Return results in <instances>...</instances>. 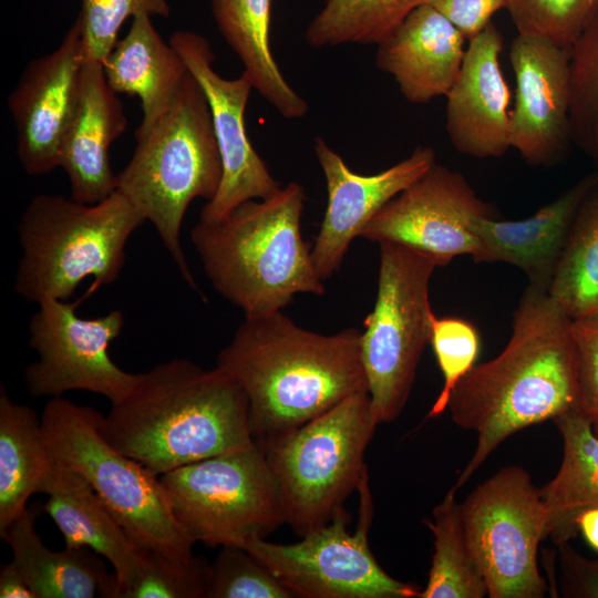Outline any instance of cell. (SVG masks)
Wrapping results in <instances>:
<instances>
[{"mask_svg":"<svg viewBox=\"0 0 598 598\" xmlns=\"http://www.w3.org/2000/svg\"><path fill=\"white\" fill-rule=\"evenodd\" d=\"M571 322L547 289L529 283L505 348L457 383L447 410L457 426L475 432L476 446L455 489L509 436L578 408Z\"/></svg>","mask_w":598,"mask_h":598,"instance_id":"cell-1","label":"cell"},{"mask_svg":"<svg viewBox=\"0 0 598 598\" xmlns=\"http://www.w3.org/2000/svg\"><path fill=\"white\" fill-rule=\"evenodd\" d=\"M360 338L355 328L331 334L307 330L282 310L245 318L218 352L216 367L245 391L254 440L280 436L368 391Z\"/></svg>","mask_w":598,"mask_h":598,"instance_id":"cell-2","label":"cell"},{"mask_svg":"<svg viewBox=\"0 0 598 598\" xmlns=\"http://www.w3.org/2000/svg\"><path fill=\"white\" fill-rule=\"evenodd\" d=\"M100 429L118 451L159 476L255 442L239 382L217 367L207 370L187 359L138 373L102 416Z\"/></svg>","mask_w":598,"mask_h":598,"instance_id":"cell-3","label":"cell"},{"mask_svg":"<svg viewBox=\"0 0 598 598\" xmlns=\"http://www.w3.org/2000/svg\"><path fill=\"white\" fill-rule=\"evenodd\" d=\"M306 199L302 185L291 182L269 198L247 200L192 228L210 285L245 318L282 310L298 293L326 292L301 235Z\"/></svg>","mask_w":598,"mask_h":598,"instance_id":"cell-4","label":"cell"},{"mask_svg":"<svg viewBox=\"0 0 598 598\" xmlns=\"http://www.w3.org/2000/svg\"><path fill=\"white\" fill-rule=\"evenodd\" d=\"M135 140L116 190L154 226L184 281L202 295L181 229L194 199L215 197L223 169L207 99L189 71L167 111Z\"/></svg>","mask_w":598,"mask_h":598,"instance_id":"cell-5","label":"cell"},{"mask_svg":"<svg viewBox=\"0 0 598 598\" xmlns=\"http://www.w3.org/2000/svg\"><path fill=\"white\" fill-rule=\"evenodd\" d=\"M145 221L117 190L95 204L39 194L19 225L21 256L13 292L27 302L68 300L87 277L113 283L125 264V247Z\"/></svg>","mask_w":598,"mask_h":598,"instance_id":"cell-6","label":"cell"},{"mask_svg":"<svg viewBox=\"0 0 598 598\" xmlns=\"http://www.w3.org/2000/svg\"><path fill=\"white\" fill-rule=\"evenodd\" d=\"M378 423L369 392H357L280 436L257 442L299 537L330 523L368 476L364 453Z\"/></svg>","mask_w":598,"mask_h":598,"instance_id":"cell-7","label":"cell"},{"mask_svg":"<svg viewBox=\"0 0 598 598\" xmlns=\"http://www.w3.org/2000/svg\"><path fill=\"white\" fill-rule=\"evenodd\" d=\"M102 416L62 395L51 398L41 415L51 461L81 474L140 547L193 555L195 542L174 516L159 475L103 436Z\"/></svg>","mask_w":598,"mask_h":598,"instance_id":"cell-8","label":"cell"},{"mask_svg":"<svg viewBox=\"0 0 598 598\" xmlns=\"http://www.w3.org/2000/svg\"><path fill=\"white\" fill-rule=\"evenodd\" d=\"M373 309L361 332V359L377 423L392 422L403 411L416 369L430 343V280L437 267L423 252L383 241Z\"/></svg>","mask_w":598,"mask_h":598,"instance_id":"cell-9","label":"cell"},{"mask_svg":"<svg viewBox=\"0 0 598 598\" xmlns=\"http://www.w3.org/2000/svg\"><path fill=\"white\" fill-rule=\"evenodd\" d=\"M159 478L174 516L195 543L241 546L249 536L265 537L285 524L277 484L256 441Z\"/></svg>","mask_w":598,"mask_h":598,"instance_id":"cell-10","label":"cell"},{"mask_svg":"<svg viewBox=\"0 0 598 598\" xmlns=\"http://www.w3.org/2000/svg\"><path fill=\"white\" fill-rule=\"evenodd\" d=\"M465 536L489 598H543L549 591L538 565L547 512L530 474L505 466L461 503Z\"/></svg>","mask_w":598,"mask_h":598,"instance_id":"cell-11","label":"cell"},{"mask_svg":"<svg viewBox=\"0 0 598 598\" xmlns=\"http://www.w3.org/2000/svg\"><path fill=\"white\" fill-rule=\"evenodd\" d=\"M359 520L348 530L350 513L340 508L333 519L293 544H276L260 535L241 547L262 563L296 597L419 598L422 589L386 574L369 545L373 503L369 475L361 482Z\"/></svg>","mask_w":598,"mask_h":598,"instance_id":"cell-12","label":"cell"},{"mask_svg":"<svg viewBox=\"0 0 598 598\" xmlns=\"http://www.w3.org/2000/svg\"><path fill=\"white\" fill-rule=\"evenodd\" d=\"M97 286L75 301L49 299L38 305L29 321V346L38 360L24 370L28 393L33 398L61 396L74 390L121 400L138 373L121 369L110 357L111 343L121 334L124 315L112 310L97 318H82L79 305Z\"/></svg>","mask_w":598,"mask_h":598,"instance_id":"cell-13","label":"cell"},{"mask_svg":"<svg viewBox=\"0 0 598 598\" xmlns=\"http://www.w3.org/2000/svg\"><path fill=\"white\" fill-rule=\"evenodd\" d=\"M168 42L179 53L207 99L221 159V181L215 197L203 206L199 220L215 221L250 199H266L281 186L249 141L245 113L252 84L243 73L225 79L215 71V54L202 34L178 30Z\"/></svg>","mask_w":598,"mask_h":598,"instance_id":"cell-14","label":"cell"},{"mask_svg":"<svg viewBox=\"0 0 598 598\" xmlns=\"http://www.w3.org/2000/svg\"><path fill=\"white\" fill-rule=\"evenodd\" d=\"M492 214L491 205L477 196L460 172L435 163L386 203L360 237L410 247L443 267L457 256L476 252L478 241L471 223Z\"/></svg>","mask_w":598,"mask_h":598,"instance_id":"cell-15","label":"cell"},{"mask_svg":"<svg viewBox=\"0 0 598 598\" xmlns=\"http://www.w3.org/2000/svg\"><path fill=\"white\" fill-rule=\"evenodd\" d=\"M78 17L52 52L31 60L7 104L17 132V154L30 176L60 167L64 135L74 115L85 61Z\"/></svg>","mask_w":598,"mask_h":598,"instance_id":"cell-16","label":"cell"},{"mask_svg":"<svg viewBox=\"0 0 598 598\" xmlns=\"http://www.w3.org/2000/svg\"><path fill=\"white\" fill-rule=\"evenodd\" d=\"M509 60L516 80L511 148L532 166L551 165L573 142L569 49L518 33L511 43Z\"/></svg>","mask_w":598,"mask_h":598,"instance_id":"cell-17","label":"cell"},{"mask_svg":"<svg viewBox=\"0 0 598 598\" xmlns=\"http://www.w3.org/2000/svg\"><path fill=\"white\" fill-rule=\"evenodd\" d=\"M313 151L326 179L328 199L311 257L324 281L339 270L351 241L386 203L436 163V155L430 146H417L391 167L362 175L353 172L323 138H315Z\"/></svg>","mask_w":598,"mask_h":598,"instance_id":"cell-18","label":"cell"},{"mask_svg":"<svg viewBox=\"0 0 598 598\" xmlns=\"http://www.w3.org/2000/svg\"><path fill=\"white\" fill-rule=\"evenodd\" d=\"M468 42L460 74L445 95L446 132L466 156L501 157L511 148V92L499 62L503 37L491 22Z\"/></svg>","mask_w":598,"mask_h":598,"instance_id":"cell-19","label":"cell"},{"mask_svg":"<svg viewBox=\"0 0 598 598\" xmlns=\"http://www.w3.org/2000/svg\"><path fill=\"white\" fill-rule=\"evenodd\" d=\"M117 95L106 81L103 64L85 59L78 105L60 153V167L78 202L95 204L116 190L110 147L127 126Z\"/></svg>","mask_w":598,"mask_h":598,"instance_id":"cell-20","label":"cell"},{"mask_svg":"<svg viewBox=\"0 0 598 598\" xmlns=\"http://www.w3.org/2000/svg\"><path fill=\"white\" fill-rule=\"evenodd\" d=\"M465 40L441 12L424 3L377 44L375 64L394 79L406 101L426 104L445 96L455 83Z\"/></svg>","mask_w":598,"mask_h":598,"instance_id":"cell-21","label":"cell"},{"mask_svg":"<svg viewBox=\"0 0 598 598\" xmlns=\"http://www.w3.org/2000/svg\"><path fill=\"white\" fill-rule=\"evenodd\" d=\"M597 184V173H590L525 219L474 218L471 230L478 247L473 260L513 265L529 283L548 290L577 212Z\"/></svg>","mask_w":598,"mask_h":598,"instance_id":"cell-22","label":"cell"},{"mask_svg":"<svg viewBox=\"0 0 598 598\" xmlns=\"http://www.w3.org/2000/svg\"><path fill=\"white\" fill-rule=\"evenodd\" d=\"M39 493L49 496L44 509L63 535L66 547H87L111 563L117 578L116 598H120L141 566L144 548L132 539L78 472L51 461Z\"/></svg>","mask_w":598,"mask_h":598,"instance_id":"cell-23","label":"cell"},{"mask_svg":"<svg viewBox=\"0 0 598 598\" xmlns=\"http://www.w3.org/2000/svg\"><path fill=\"white\" fill-rule=\"evenodd\" d=\"M102 64L115 93L141 101L143 116L135 136L146 133L167 111L188 73L179 53L162 39L147 14L132 19L128 32Z\"/></svg>","mask_w":598,"mask_h":598,"instance_id":"cell-24","label":"cell"},{"mask_svg":"<svg viewBox=\"0 0 598 598\" xmlns=\"http://www.w3.org/2000/svg\"><path fill=\"white\" fill-rule=\"evenodd\" d=\"M38 506L27 507L1 534L37 598H116L117 578L87 547L48 548L35 530Z\"/></svg>","mask_w":598,"mask_h":598,"instance_id":"cell-25","label":"cell"},{"mask_svg":"<svg viewBox=\"0 0 598 598\" xmlns=\"http://www.w3.org/2000/svg\"><path fill=\"white\" fill-rule=\"evenodd\" d=\"M212 11L252 87L285 118L303 117L308 102L285 79L272 54V0H212Z\"/></svg>","mask_w":598,"mask_h":598,"instance_id":"cell-26","label":"cell"},{"mask_svg":"<svg viewBox=\"0 0 598 598\" xmlns=\"http://www.w3.org/2000/svg\"><path fill=\"white\" fill-rule=\"evenodd\" d=\"M553 422L563 439V458L540 491L547 512L546 539L559 546L578 534L580 514L598 506V436L578 408Z\"/></svg>","mask_w":598,"mask_h":598,"instance_id":"cell-27","label":"cell"},{"mask_svg":"<svg viewBox=\"0 0 598 598\" xmlns=\"http://www.w3.org/2000/svg\"><path fill=\"white\" fill-rule=\"evenodd\" d=\"M51 466L41 423L35 411L16 403L1 385L0 391V533L39 493Z\"/></svg>","mask_w":598,"mask_h":598,"instance_id":"cell-28","label":"cell"},{"mask_svg":"<svg viewBox=\"0 0 598 598\" xmlns=\"http://www.w3.org/2000/svg\"><path fill=\"white\" fill-rule=\"evenodd\" d=\"M453 486L433 508L425 524L433 535L434 553L427 582L419 598H483L487 587L470 549Z\"/></svg>","mask_w":598,"mask_h":598,"instance_id":"cell-29","label":"cell"},{"mask_svg":"<svg viewBox=\"0 0 598 598\" xmlns=\"http://www.w3.org/2000/svg\"><path fill=\"white\" fill-rule=\"evenodd\" d=\"M548 293L573 320L598 312V184L577 212Z\"/></svg>","mask_w":598,"mask_h":598,"instance_id":"cell-30","label":"cell"},{"mask_svg":"<svg viewBox=\"0 0 598 598\" xmlns=\"http://www.w3.org/2000/svg\"><path fill=\"white\" fill-rule=\"evenodd\" d=\"M430 0H323L305 31L313 48L378 44L410 12Z\"/></svg>","mask_w":598,"mask_h":598,"instance_id":"cell-31","label":"cell"},{"mask_svg":"<svg viewBox=\"0 0 598 598\" xmlns=\"http://www.w3.org/2000/svg\"><path fill=\"white\" fill-rule=\"evenodd\" d=\"M573 142L598 156V10L569 49Z\"/></svg>","mask_w":598,"mask_h":598,"instance_id":"cell-32","label":"cell"},{"mask_svg":"<svg viewBox=\"0 0 598 598\" xmlns=\"http://www.w3.org/2000/svg\"><path fill=\"white\" fill-rule=\"evenodd\" d=\"M210 563L144 548L141 566L120 598H206Z\"/></svg>","mask_w":598,"mask_h":598,"instance_id":"cell-33","label":"cell"},{"mask_svg":"<svg viewBox=\"0 0 598 598\" xmlns=\"http://www.w3.org/2000/svg\"><path fill=\"white\" fill-rule=\"evenodd\" d=\"M519 34L542 37L570 49L598 10V0H506Z\"/></svg>","mask_w":598,"mask_h":598,"instance_id":"cell-34","label":"cell"},{"mask_svg":"<svg viewBox=\"0 0 598 598\" xmlns=\"http://www.w3.org/2000/svg\"><path fill=\"white\" fill-rule=\"evenodd\" d=\"M262 563L241 546H223L210 563L206 598H292Z\"/></svg>","mask_w":598,"mask_h":598,"instance_id":"cell-35","label":"cell"},{"mask_svg":"<svg viewBox=\"0 0 598 598\" xmlns=\"http://www.w3.org/2000/svg\"><path fill=\"white\" fill-rule=\"evenodd\" d=\"M430 343L443 377L442 389L427 414L436 417L447 410L453 390L476 364L481 340L470 321L456 317L439 318L433 312Z\"/></svg>","mask_w":598,"mask_h":598,"instance_id":"cell-36","label":"cell"},{"mask_svg":"<svg viewBox=\"0 0 598 598\" xmlns=\"http://www.w3.org/2000/svg\"><path fill=\"white\" fill-rule=\"evenodd\" d=\"M169 13V0H82L79 17L85 59L103 63L128 18L141 14L168 17Z\"/></svg>","mask_w":598,"mask_h":598,"instance_id":"cell-37","label":"cell"},{"mask_svg":"<svg viewBox=\"0 0 598 598\" xmlns=\"http://www.w3.org/2000/svg\"><path fill=\"white\" fill-rule=\"evenodd\" d=\"M578 409L598 436V312L573 320Z\"/></svg>","mask_w":598,"mask_h":598,"instance_id":"cell-38","label":"cell"},{"mask_svg":"<svg viewBox=\"0 0 598 598\" xmlns=\"http://www.w3.org/2000/svg\"><path fill=\"white\" fill-rule=\"evenodd\" d=\"M560 596L598 598V558L578 553L570 543L557 546Z\"/></svg>","mask_w":598,"mask_h":598,"instance_id":"cell-39","label":"cell"},{"mask_svg":"<svg viewBox=\"0 0 598 598\" xmlns=\"http://www.w3.org/2000/svg\"><path fill=\"white\" fill-rule=\"evenodd\" d=\"M427 3L470 41L492 22L498 10L505 9L506 0H430Z\"/></svg>","mask_w":598,"mask_h":598,"instance_id":"cell-40","label":"cell"},{"mask_svg":"<svg viewBox=\"0 0 598 598\" xmlns=\"http://www.w3.org/2000/svg\"><path fill=\"white\" fill-rule=\"evenodd\" d=\"M0 597L1 598H37L30 588L23 573L12 559L2 565L0 570Z\"/></svg>","mask_w":598,"mask_h":598,"instance_id":"cell-41","label":"cell"},{"mask_svg":"<svg viewBox=\"0 0 598 598\" xmlns=\"http://www.w3.org/2000/svg\"><path fill=\"white\" fill-rule=\"evenodd\" d=\"M577 526L588 546L598 553V506L582 512Z\"/></svg>","mask_w":598,"mask_h":598,"instance_id":"cell-42","label":"cell"},{"mask_svg":"<svg viewBox=\"0 0 598 598\" xmlns=\"http://www.w3.org/2000/svg\"><path fill=\"white\" fill-rule=\"evenodd\" d=\"M594 161H595V164H596V171L595 172L598 175V156Z\"/></svg>","mask_w":598,"mask_h":598,"instance_id":"cell-43","label":"cell"}]
</instances>
